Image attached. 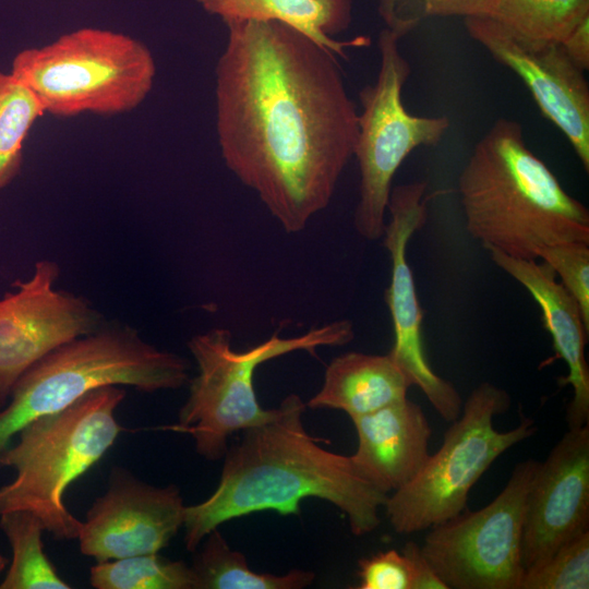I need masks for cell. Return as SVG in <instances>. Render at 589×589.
<instances>
[{"instance_id": "27", "label": "cell", "mask_w": 589, "mask_h": 589, "mask_svg": "<svg viewBox=\"0 0 589 589\" xmlns=\"http://www.w3.org/2000/svg\"><path fill=\"white\" fill-rule=\"evenodd\" d=\"M538 259L549 265L578 303L589 330V243L570 241L543 247Z\"/></svg>"}, {"instance_id": "7", "label": "cell", "mask_w": 589, "mask_h": 589, "mask_svg": "<svg viewBox=\"0 0 589 589\" xmlns=\"http://www.w3.org/2000/svg\"><path fill=\"white\" fill-rule=\"evenodd\" d=\"M354 337L348 320L334 321L294 337H281L279 330L244 351L231 345V333L212 328L194 335L188 348L197 373L189 380V395L178 413L176 430L189 433L196 453L215 461L224 457L228 440L268 420L274 408L264 409L254 389L257 366L293 351L315 354L320 347H338Z\"/></svg>"}, {"instance_id": "26", "label": "cell", "mask_w": 589, "mask_h": 589, "mask_svg": "<svg viewBox=\"0 0 589 589\" xmlns=\"http://www.w3.org/2000/svg\"><path fill=\"white\" fill-rule=\"evenodd\" d=\"M589 530L562 545L542 564L525 572L520 589H588Z\"/></svg>"}, {"instance_id": "21", "label": "cell", "mask_w": 589, "mask_h": 589, "mask_svg": "<svg viewBox=\"0 0 589 589\" xmlns=\"http://www.w3.org/2000/svg\"><path fill=\"white\" fill-rule=\"evenodd\" d=\"M0 529L12 551V561L0 589H70L44 551L43 521L27 510L0 515Z\"/></svg>"}, {"instance_id": "11", "label": "cell", "mask_w": 589, "mask_h": 589, "mask_svg": "<svg viewBox=\"0 0 589 589\" xmlns=\"http://www.w3.org/2000/svg\"><path fill=\"white\" fill-rule=\"evenodd\" d=\"M59 275L57 262L39 260L32 276L0 299V409L37 361L106 322L85 297L56 289Z\"/></svg>"}, {"instance_id": "2", "label": "cell", "mask_w": 589, "mask_h": 589, "mask_svg": "<svg viewBox=\"0 0 589 589\" xmlns=\"http://www.w3.org/2000/svg\"><path fill=\"white\" fill-rule=\"evenodd\" d=\"M305 407L290 394L268 420L241 431L228 445L215 491L185 507L188 551L194 552L221 524L265 510L299 515L300 502L312 497L339 508L354 536L378 527L388 495L359 474L350 456L318 444L304 426Z\"/></svg>"}, {"instance_id": "19", "label": "cell", "mask_w": 589, "mask_h": 589, "mask_svg": "<svg viewBox=\"0 0 589 589\" xmlns=\"http://www.w3.org/2000/svg\"><path fill=\"white\" fill-rule=\"evenodd\" d=\"M209 15L226 25L243 21H278L309 36L338 57L346 49L370 45V37L337 40L352 20L353 0H196Z\"/></svg>"}, {"instance_id": "3", "label": "cell", "mask_w": 589, "mask_h": 589, "mask_svg": "<svg viewBox=\"0 0 589 589\" xmlns=\"http://www.w3.org/2000/svg\"><path fill=\"white\" fill-rule=\"evenodd\" d=\"M470 237L519 260L543 247L589 243V211L568 194L525 141L519 122L498 118L474 145L458 178Z\"/></svg>"}, {"instance_id": "22", "label": "cell", "mask_w": 589, "mask_h": 589, "mask_svg": "<svg viewBox=\"0 0 589 589\" xmlns=\"http://www.w3.org/2000/svg\"><path fill=\"white\" fill-rule=\"evenodd\" d=\"M589 15V0H495L488 17L513 35L561 43Z\"/></svg>"}, {"instance_id": "1", "label": "cell", "mask_w": 589, "mask_h": 589, "mask_svg": "<svg viewBox=\"0 0 589 589\" xmlns=\"http://www.w3.org/2000/svg\"><path fill=\"white\" fill-rule=\"evenodd\" d=\"M215 69L226 167L288 233L332 201L353 157L358 110L336 55L278 21L226 24Z\"/></svg>"}, {"instance_id": "6", "label": "cell", "mask_w": 589, "mask_h": 589, "mask_svg": "<svg viewBox=\"0 0 589 589\" xmlns=\"http://www.w3.org/2000/svg\"><path fill=\"white\" fill-rule=\"evenodd\" d=\"M10 72L36 96L45 113L115 116L146 99L156 63L149 48L132 36L82 27L47 45L22 49Z\"/></svg>"}, {"instance_id": "20", "label": "cell", "mask_w": 589, "mask_h": 589, "mask_svg": "<svg viewBox=\"0 0 589 589\" xmlns=\"http://www.w3.org/2000/svg\"><path fill=\"white\" fill-rule=\"evenodd\" d=\"M191 569L194 589H303L312 584L314 574L299 568L286 574L256 573L245 556L232 550L218 528L201 542Z\"/></svg>"}, {"instance_id": "5", "label": "cell", "mask_w": 589, "mask_h": 589, "mask_svg": "<svg viewBox=\"0 0 589 589\" xmlns=\"http://www.w3.org/2000/svg\"><path fill=\"white\" fill-rule=\"evenodd\" d=\"M189 372L184 357L149 344L130 325L106 321L52 350L20 377L0 409V454L26 423L60 411L92 390L178 389L189 382Z\"/></svg>"}, {"instance_id": "23", "label": "cell", "mask_w": 589, "mask_h": 589, "mask_svg": "<svg viewBox=\"0 0 589 589\" xmlns=\"http://www.w3.org/2000/svg\"><path fill=\"white\" fill-rule=\"evenodd\" d=\"M89 582L96 589H194L191 566L158 553L97 562Z\"/></svg>"}, {"instance_id": "24", "label": "cell", "mask_w": 589, "mask_h": 589, "mask_svg": "<svg viewBox=\"0 0 589 589\" xmlns=\"http://www.w3.org/2000/svg\"><path fill=\"white\" fill-rule=\"evenodd\" d=\"M45 115L36 96L11 72H0V190L20 173L25 140Z\"/></svg>"}, {"instance_id": "13", "label": "cell", "mask_w": 589, "mask_h": 589, "mask_svg": "<svg viewBox=\"0 0 589 589\" xmlns=\"http://www.w3.org/2000/svg\"><path fill=\"white\" fill-rule=\"evenodd\" d=\"M467 33L518 75L541 112L565 135L589 171V86L558 43L517 37L488 16L464 19Z\"/></svg>"}, {"instance_id": "4", "label": "cell", "mask_w": 589, "mask_h": 589, "mask_svg": "<svg viewBox=\"0 0 589 589\" xmlns=\"http://www.w3.org/2000/svg\"><path fill=\"white\" fill-rule=\"evenodd\" d=\"M124 397L119 386L100 387L26 423L0 454V467L15 470L0 486V515L27 510L55 539H77L82 521L68 509L65 492L115 444L122 431L116 410Z\"/></svg>"}, {"instance_id": "8", "label": "cell", "mask_w": 589, "mask_h": 589, "mask_svg": "<svg viewBox=\"0 0 589 589\" xmlns=\"http://www.w3.org/2000/svg\"><path fill=\"white\" fill-rule=\"evenodd\" d=\"M509 406L508 393L489 382L469 394L438 450L410 482L387 496L384 507L397 533L430 529L465 510L469 492L495 459L534 435L538 426L527 417L508 431L495 430L493 418Z\"/></svg>"}, {"instance_id": "9", "label": "cell", "mask_w": 589, "mask_h": 589, "mask_svg": "<svg viewBox=\"0 0 589 589\" xmlns=\"http://www.w3.org/2000/svg\"><path fill=\"white\" fill-rule=\"evenodd\" d=\"M400 37L388 28L377 39L380 68L373 84L359 93L358 136L353 157L360 171L353 226L362 238L382 239L394 176L416 148L436 146L449 129L446 116L410 113L402 88L411 65L399 48Z\"/></svg>"}, {"instance_id": "12", "label": "cell", "mask_w": 589, "mask_h": 589, "mask_svg": "<svg viewBox=\"0 0 589 589\" xmlns=\"http://www.w3.org/2000/svg\"><path fill=\"white\" fill-rule=\"evenodd\" d=\"M426 182L414 181L392 188L387 204L383 245L390 259V280L385 291L394 341L388 354L419 387L435 411L447 422L462 409L456 387L436 374L428 362L422 341L423 313L419 303L407 247L428 218Z\"/></svg>"}, {"instance_id": "31", "label": "cell", "mask_w": 589, "mask_h": 589, "mask_svg": "<svg viewBox=\"0 0 589 589\" xmlns=\"http://www.w3.org/2000/svg\"><path fill=\"white\" fill-rule=\"evenodd\" d=\"M8 565V560L0 554V575L5 569Z\"/></svg>"}, {"instance_id": "30", "label": "cell", "mask_w": 589, "mask_h": 589, "mask_svg": "<svg viewBox=\"0 0 589 589\" xmlns=\"http://www.w3.org/2000/svg\"><path fill=\"white\" fill-rule=\"evenodd\" d=\"M567 57L582 71L589 68V15L560 43Z\"/></svg>"}, {"instance_id": "10", "label": "cell", "mask_w": 589, "mask_h": 589, "mask_svg": "<svg viewBox=\"0 0 589 589\" xmlns=\"http://www.w3.org/2000/svg\"><path fill=\"white\" fill-rule=\"evenodd\" d=\"M540 461L518 462L488 505L430 528L421 546L447 589H520L527 494Z\"/></svg>"}, {"instance_id": "15", "label": "cell", "mask_w": 589, "mask_h": 589, "mask_svg": "<svg viewBox=\"0 0 589 589\" xmlns=\"http://www.w3.org/2000/svg\"><path fill=\"white\" fill-rule=\"evenodd\" d=\"M589 528V424L568 428L540 462L527 494L521 560L525 572Z\"/></svg>"}, {"instance_id": "18", "label": "cell", "mask_w": 589, "mask_h": 589, "mask_svg": "<svg viewBox=\"0 0 589 589\" xmlns=\"http://www.w3.org/2000/svg\"><path fill=\"white\" fill-rule=\"evenodd\" d=\"M411 386L409 376L388 353L349 351L329 362L321 389L306 406L341 410L352 418L407 398Z\"/></svg>"}, {"instance_id": "25", "label": "cell", "mask_w": 589, "mask_h": 589, "mask_svg": "<svg viewBox=\"0 0 589 589\" xmlns=\"http://www.w3.org/2000/svg\"><path fill=\"white\" fill-rule=\"evenodd\" d=\"M385 27L398 37L433 17L489 16L495 0H376Z\"/></svg>"}, {"instance_id": "28", "label": "cell", "mask_w": 589, "mask_h": 589, "mask_svg": "<svg viewBox=\"0 0 589 589\" xmlns=\"http://www.w3.org/2000/svg\"><path fill=\"white\" fill-rule=\"evenodd\" d=\"M358 566L357 589H412V564L402 551H380L359 560Z\"/></svg>"}, {"instance_id": "29", "label": "cell", "mask_w": 589, "mask_h": 589, "mask_svg": "<svg viewBox=\"0 0 589 589\" xmlns=\"http://www.w3.org/2000/svg\"><path fill=\"white\" fill-rule=\"evenodd\" d=\"M401 551L410 558L412 564V589H447L423 555L421 546L413 541H409Z\"/></svg>"}, {"instance_id": "14", "label": "cell", "mask_w": 589, "mask_h": 589, "mask_svg": "<svg viewBox=\"0 0 589 589\" xmlns=\"http://www.w3.org/2000/svg\"><path fill=\"white\" fill-rule=\"evenodd\" d=\"M108 480L82 521L81 553L104 562L166 548L184 525L180 489L151 485L122 467L112 468Z\"/></svg>"}, {"instance_id": "17", "label": "cell", "mask_w": 589, "mask_h": 589, "mask_svg": "<svg viewBox=\"0 0 589 589\" xmlns=\"http://www.w3.org/2000/svg\"><path fill=\"white\" fill-rule=\"evenodd\" d=\"M351 420L358 445L350 458L359 474L387 495L410 482L430 456V423L408 398Z\"/></svg>"}, {"instance_id": "16", "label": "cell", "mask_w": 589, "mask_h": 589, "mask_svg": "<svg viewBox=\"0 0 589 589\" xmlns=\"http://www.w3.org/2000/svg\"><path fill=\"white\" fill-rule=\"evenodd\" d=\"M492 262L520 284L537 302L545 329L551 335L556 358L567 365V376L561 385H570L573 398L567 406L568 428L589 423V366L585 346L589 330L586 328L578 303L556 280L554 271L537 260L510 257L497 250L488 249Z\"/></svg>"}]
</instances>
